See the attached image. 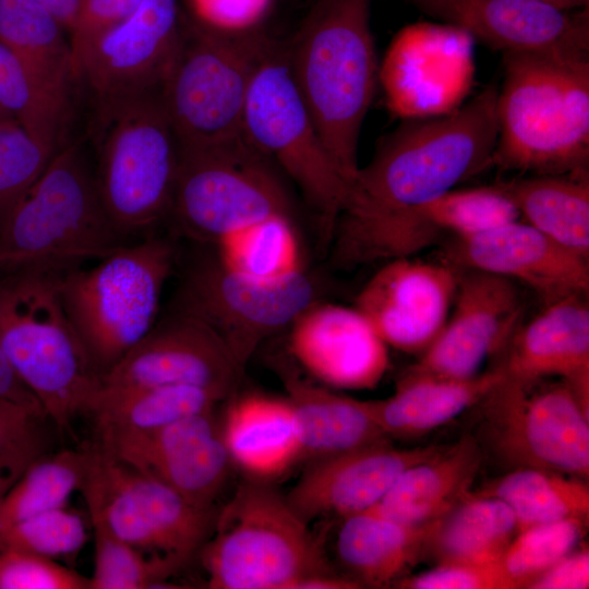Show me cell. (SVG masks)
Returning a JSON list of instances; mask_svg holds the SVG:
<instances>
[{
    "instance_id": "cell-6",
    "label": "cell",
    "mask_w": 589,
    "mask_h": 589,
    "mask_svg": "<svg viewBox=\"0 0 589 589\" xmlns=\"http://www.w3.org/2000/svg\"><path fill=\"white\" fill-rule=\"evenodd\" d=\"M179 259L170 238L124 244L88 269L61 273L67 315L99 378L154 326L164 286Z\"/></svg>"
},
{
    "instance_id": "cell-16",
    "label": "cell",
    "mask_w": 589,
    "mask_h": 589,
    "mask_svg": "<svg viewBox=\"0 0 589 589\" xmlns=\"http://www.w3.org/2000/svg\"><path fill=\"white\" fill-rule=\"evenodd\" d=\"M244 369L201 320L169 312L106 374L107 386L185 385L230 397Z\"/></svg>"
},
{
    "instance_id": "cell-12",
    "label": "cell",
    "mask_w": 589,
    "mask_h": 589,
    "mask_svg": "<svg viewBox=\"0 0 589 589\" xmlns=\"http://www.w3.org/2000/svg\"><path fill=\"white\" fill-rule=\"evenodd\" d=\"M320 294L321 286L305 269L264 280L228 268L215 253L203 254L183 269L170 312L207 324L244 369L265 340L288 329Z\"/></svg>"
},
{
    "instance_id": "cell-10",
    "label": "cell",
    "mask_w": 589,
    "mask_h": 589,
    "mask_svg": "<svg viewBox=\"0 0 589 589\" xmlns=\"http://www.w3.org/2000/svg\"><path fill=\"white\" fill-rule=\"evenodd\" d=\"M281 175L245 140L224 147H180L166 223L177 237L214 245L267 217L293 216Z\"/></svg>"
},
{
    "instance_id": "cell-30",
    "label": "cell",
    "mask_w": 589,
    "mask_h": 589,
    "mask_svg": "<svg viewBox=\"0 0 589 589\" xmlns=\"http://www.w3.org/2000/svg\"><path fill=\"white\" fill-rule=\"evenodd\" d=\"M519 218L555 243L589 260V175H529L497 183Z\"/></svg>"
},
{
    "instance_id": "cell-38",
    "label": "cell",
    "mask_w": 589,
    "mask_h": 589,
    "mask_svg": "<svg viewBox=\"0 0 589 589\" xmlns=\"http://www.w3.org/2000/svg\"><path fill=\"white\" fill-rule=\"evenodd\" d=\"M418 214L440 235L450 232L457 239L472 238L520 219L515 204L497 183L449 190L422 205Z\"/></svg>"
},
{
    "instance_id": "cell-40",
    "label": "cell",
    "mask_w": 589,
    "mask_h": 589,
    "mask_svg": "<svg viewBox=\"0 0 589 589\" xmlns=\"http://www.w3.org/2000/svg\"><path fill=\"white\" fill-rule=\"evenodd\" d=\"M588 520L567 518L517 531L501 557L514 588H526L534 578L579 546Z\"/></svg>"
},
{
    "instance_id": "cell-52",
    "label": "cell",
    "mask_w": 589,
    "mask_h": 589,
    "mask_svg": "<svg viewBox=\"0 0 589 589\" xmlns=\"http://www.w3.org/2000/svg\"><path fill=\"white\" fill-rule=\"evenodd\" d=\"M564 11H578L589 8V0H533Z\"/></svg>"
},
{
    "instance_id": "cell-8",
    "label": "cell",
    "mask_w": 589,
    "mask_h": 589,
    "mask_svg": "<svg viewBox=\"0 0 589 589\" xmlns=\"http://www.w3.org/2000/svg\"><path fill=\"white\" fill-rule=\"evenodd\" d=\"M98 118L94 176L110 220L125 239L166 223L180 147L161 93L98 109Z\"/></svg>"
},
{
    "instance_id": "cell-44",
    "label": "cell",
    "mask_w": 589,
    "mask_h": 589,
    "mask_svg": "<svg viewBox=\"0 0 589 589\" xmlns=\"http://www.w3.org/2000/svg\"><path fill=\"white\" fill-rule=\"evenodd\" d=\"M0 589H89V578L52 558L0 551Z\"/></svg>"
},
{
    "instance_id": "cell-24",
    "label": "cell",
    "mask_w": 589,
    "mask_h": 589,
    "mask_svg": "<svg viewBox=\"0 0 589 589\" xmlns=\"http://www.w3.org/2000/svg\"><path fill=\"white\" fill-rule=\"evenodd\" d=\"M227 400L220 426L233 467L269 482L301 462L300 424L286 397L248 393Z\"/></svg>"
},
{
    "instance_id": "cell-53",
    "label": "cell",
    "mask_w": 589,
    "mask_h": 589,
    "mask_svg": "<svg viewBox=\"0 0 589 589\" xmlns=\"http://www.w3.org/2000/svg\"><path fill=\"white\" fill-rule=\"evenodd\" d=\"M7 266L11 267V260L7 254L0 252V267Z\"/></svg>"
},
{
    "instance_id": "cell-15",
    "label": "cell",
    "mask_w": 589,
    "mask_h": 589,
    "mask_svg": "<svg viewBox=\"0 0 589 589\" xmlns=\"http://www.w3.org/2000/svg\"><path fill=\"white\" fill-rule=\"evenodd\" d=\"M216 409L149 431H97L98 447L193 505L216 508L233 468Z\"/></svg>"
},
{
    "instance_id": "cell-2",
    "label": "cell",
    "mask_w": 589,
    "mask_h": 589,
    "mask_svg": "<svg viewBox=\"0 0 589 589\" xmlns=\"http://www.w3.org/2000/svg\"><path fill=\"white\" fill-rule=\"evenodd\" d=\"M371 0H316L285 44L291 76L335 164L351 184L378 83Z\"/></svg>"
},
{
    "instance_id": "cell-26",
    "label": "cell",
    "mask_w": 589,
    "mask_h": 589,
    "mask_svg": "<svg viewBox=\"0 0 589 589\" xmlns=\"http://www.w3.org/2000/svg\"><path fill=\"white\" fill-rule=\"evenodd\" d=\"M506 376L504 365L467 378L406 371L394 394L385 399L368 400L369 408L389 438L420 436L482 401Z\"/></svg>"
},
{
    "instance_id": "cell-41",
    "label": "cell",
    "mask_w": 589,
    "mask_h": 589,
    "mask_svg": "<svg viewBox=\"0 0 589 589\" xmlns=\"http://www.w3.org/2000/svg\"><path fill=\"white\" fill-rule=\"evenodd\" d=\"M87 538L84 519L64 506L0 528V551H19L53 560L77 553Z\"/></svg>"
},
{
    "instance_id": "cell-21",
    "label": "cell",
    "mask_w": 589,
    "mask_h": 589,
    "mask_svg": "<svg viewBox=\"0 0 589 589\" xmlns=\"http://www.w3.org/2000/svg\"><path fill=\"white\" fill-rule=\"evenodd\" d=\"M288 329L293 359L327 387L371 389L388 369L387 345L356 306L317 300Z\"/></svg>"
},
{
    "instance_id": "cell-54",
    "label": "cell",
    "mask_w": 589,
    "mask_h": 589,
    "mask_svg": "<svg viewBox=\"0 0 589 589\" xmlns=\"http://www.w3.org/2000/svg\"><path fill=\"white\" fill-rule=\"evenodd\" d=\"M8 117H11V116L0 107V119L8 118Z\"/></svg>"
},
{
    "instance_id": "cell-7",
    "label": "cell",
    "mask_w": 589,
    "mask_h": 589,
    "mask_svg": "<svg viewBox=\"0 0 589 589\" xmlns=\"http://www.w3.org/2000/svg\"><path fill=\"white\" fill-rule=\"evenodd\" d=\"M99 197L95 176L76 144L65 143L15 204L0 230L11 267L62 269L103 259L125 243Z\"/></svg>"
},
{
    "instance_id": "cell-32",
    "label": "cell",
    "mask_w": 589,
    "mask_h": 589,
    "mask_svg": "<svg viewBox=\"0 0 589 589\" xmlns=\"http://www.w3.org/2000/svg\"><path fill=\"white\" fill-rule=\"evenodd\" d=\"M65 33L37 1L0 0V41L46 85L70 97L76 79Z\"/></svg>"
},
{
    "instance_id": "cell-48",
    "label": "cell",
    "mask_w": 589,
    "mask_h": 589,
    "mask_svg": "<svg viewBox=\"0 0 589 589\" xmlns=\"http://www.w3.org/2000/svg\"><path fill=\"white\" fill-rule=\"evenodd\" d=\"M589 587L588 548L575 549L562 557L526 588L529 589H587Z\"/></svg>"
},
{
    "instance_id": "cell-11",
    "label": "cell",
    "mask_w": 589,
    "mask_h": 589,
    "mask_svg": "<svg viewBox=\"0 0 589 589\" xmlns=\"http://www.w3.org/2000/svg\"><path fill=\"white\" fill-rule=\"evenodd\" d=\"M273 40L268 34L225 39L182 20L180 44L161 93L179 147L212 148L244 141L249 86Z\"/></svg>"
},
{
    "instance_id": "cell-45",
    "label": "cell",
    "mask_w": 589,
    "mask_h": 589,
    "mask_svg": "<svg viewBox=\"0 0 589 589\" xmlns=\"http://www.w3.org/2000/svg\"><path fill=\"white\" fill-rule=\"evenodd\" d=\"M402 589H515L501 563L438 562L432 569L398 580Z\"/></svg>"
},
{
    "instance_id": "cell-47",
    "label": "cell",
    "mask_w": 589,
    "mask_h": 589,
    "mask_svg": "<svg viewBox=\"0 0 589 589\" xmlns=\"http://www.w3.org/2000/svg\"><path fill=\"white\" fill-rule=\"evenodd\" d=\"M46 420L23 406L0 399V456L24 450L45 452L41 424Z\"/></svg>"
},
{
    "instance_id": "cell-43",
    "label": "cell",
    "mask_w": 589,
    "mask_h": 589,
    "mask_svg": "<svg viewBox=\"0 0 589 589\" xmlns=\"http://www.w3.org/2000/svg\"><path fill=\"white\" fill-rule=\"evenodd\" d=\"M278 0H185L189 22L214 36L247 40L267 35Z\"/></svg>"
},
{
    "instance_id": "cell-31",
    "label": "cell",
    "mask_w": 589,
    "mask_h": 589,
    "mask_svg": "<svg viewBox=\"0 0 589 589\" xmlns=\"http://www.w3.org/2000/svg\"><path fill=\"white\" fill-rule=\"evenodd\" d=\"M226 399L195 386L115 387L100 383L86 414L93 418L97 431H149L214 410Z\"/></svg>"
},
{
    "instance_id": "cell-20",
    "label": "cell",
    "mask_w": 589,
    "mask_h": 589,
    "mask_svg": "<svg viewBox=\"0 0 589 589\" xmlns=\"http://www.w3.org/2000/svg\"><path fill=\"white\" fill-rule=\"evenodd\" d=\"M442 448H397L386 441L318 459L308 464L285 497L306 524L341 520L372 508L406 469Z\"/></svg>"
},
{
    "instance_id": "cell-46",
    "label": "cell",
    "mask_w": 589,
    "mask_h": 589,
    "mask_svg": "<svg viewBox=\"0 0 589 589\" xmlns=\"http://www.w3.org/2000/svg\"><path fill=\"white\" fill-rule=\"evenodd\" d=\"M143 0H79L69 32L74 74L87 49L105 32L132 14Z\"/></svg>"
},
{
    "instance_id": "cell-9",
    "label": "cell",
    "mask_w": 589,
    "mask_h": 589,
    "mask_svg": "<svg viewBox=\"0 0 589 589\" xmlns=\"http://www.w3.org/2000/svg\"><path fill=\"white\" fill-rule=\"evenodd\" d=\"M244 140L298 189L328 244L350 184L328 153L291 76L285 44L259 60L243 113Z\"/></svg>"
},
{
    "instance_id": "cell-17",
    "label": "cell",
    "mask_w": 589,
    "mask_h": 589,
    "mask_svg": "<svg viewBox=\"0 0 589 589\" xmlns=\"http://www.w3.org/2000/svg\"><path fill=\"white\" fill-rule=\"evenodd\" d=\"M459 278L453 264L392 260L363 286L354 306L387 347L421 354L443 329Z\"/></svg>"
},
{
    "instance_id": "cell-27",
    "label": "cell",
    "mask_w": 589,
    "mask_h": 589,
    "mask_svg": "<svg viewBox=\"0 0 589 589\" xmlns=\"http://www.w3.org/2000/svg\"><path fill=\"white\" fill-rule=\"evenodd\" d=\"M441 519L407 525L372 510L341 519L335 552L345 576L361 588L395 585L430 549Z\"/></svg>"
},
{
    "instance_id": "cell-36",
    "label": "cell",
    "mask_w": 589,
    "mask_h": 589,
    "mask_svg": "<svg viewBox=\"0 0 589 589\" xmlns=\"http://www.w3.org/2000/svg\"><path fill=\"white\" fill-rule=\"evenodd\" d=\"M293 216L275 215L244 227L216 244V256L243 275L275 280L304 269Z\"/></svg>"
},
{
    "instance_id": "cell-22",
    "label": "cell",
    "mask_w": 589,
    "mask_h": 589,
    "mask_svg": "<svg viewBox=\"0 0 589 589\" xmlns=\"http://www.w3.org/2000/svg\"><path fill=\"white\" fill-rule=\"evenodd\" d=\"M453 265L489 273L531 288L545 304L587 296L586 260L518 219L482 235L457 239Z\"/></svg>"
},
{
    "instance_id": "cell-49",
    "label": "cell",
    "mask_w": 589,
    "mask_h": 589,
    "mask_svg": "<svg viewBox=\"0 0 589 589\" xmlns=\"http://www.w3.org/2000/svg\"><path fill=\"white\" fill-rule=\"evenodd\" d=\"M0 399L27 408L36 414L48 419L41 404L32 390L22 382L0 344ZM49 420V419H48Z\"/></svg>"
},
{
    "instance_id": "cell-50",
    "label": "cell",
    "mask_w": 589,
    "mask_h": 589,
    "mask_svg": "<svg viewBox=\"0 0 589 589\" xmlns=\"http://www.w3.org/2000/svg\"><path fill=\"white\" fill-rule=\"evenodd\" d=\"M45 452L24 450L0 456V500L24 470Z\"/></svg>"
},
{
    "instance_id": "cell-33",
    "label": "cell",
    "mask_w": 589,
    "mask_h": 589,
    "mask_svg": "<svg viewBox=\"0 0 589 589\" xmlns=\"http://www.w3.org/2000/svg\"><path fill=\"white\" fill-rule=\"evenodd\" d=\"M517 530L506 503L469 493L441 519L429 550L438 562L496 563Z\"/></svg>"
},
{
    "instance_id": "cell-18",
    "label": "cell",
    "mask_w": 589,
    "mask_h": 589,
    "mask_svg": "<svg viewBox=\"0 0 589 589\" xmlns=\"http://www.w3.org/2000/svg\"><path fill=\"white\" fill-rule=\"evenodd\" d=\"M520 311L514 281L472 269L460 274L443 329L407 371L449 378L479 374L513 336Z\"/></svg>"
},
{
    "instance_id": "cell-37",
    "label": "cell",
    "mask_w": 589,
    "mask_h": 589,
    "mask_svg": "<svg viewBox=\"0 0 589 589\" xmlns=\"http://www.w3.org/2000/svg\"><path fill=\"white\" fill-rule=\"evenodd\" d=\"M89 449L43 454L0 500V528L34 515L64 507L86 473Z\"/></svg>"
},
{
    "instance_id": "cell-29",
    "label": "cell",
    "mask_w": 589,
    "mask_h": 589,
    "mask_svg": "<svg viewBox=\"0 0 589 589\" xmlns=\"http://www.w3.org/2000/svg\"><path fill=\"white\" fill-rule=\"evenodd\" d=\"M480 447L464 436L449 447L406 469L372 508L378 515L407 525L443 518L470 492L480 467Z\"/></svg>"
},
{
    "instance_id": "cell-23",
    "label": "cell",
    "mask_w": 589,
    "mask_h": 589,
    "mask_svg": "<svg viewBox=\"0 0 589 589\" xmlns=\"http://www.w3.org/2000/svg\"><path fill=\"white\" fill-rule=\"evenodd\" d=\"M585 297L545 304L514 336L504 368L508 377L529 384L562 377L589 411V306Z\"/></svg>"
},
{
    "instance_id": "cell-28",
    "label": "cell",
    "mask_w": 589,
    "mask_h": 589,
    "mask_svg": "<svg viewBox=\"0 0 589 589\" xmlns=\"http://www.w3.org/2000/svg\"><path fill=\"white\" fill-rule=\"evenodd\" d=\"M93 457L105 478L135 505L154 532L159 552L187 565L211 538L219 507L202 508L98 446Z\"/></svg>"
},
{
    "instance_id": "cell-5",
    "label": "cell",
    "mask_w": 589,
    "mask_h": 589,
    "mask_svg": "<svg viewBox=\"0 0 589 589\" xmlns=\"http://www.w3.org/2000/svg\"><path fill=\"white\" fill-rule=\"evenodd\" d=\"M199 556L212 589H296L335 573L306 524L268 482L247 478L219 507Z\"/></svg>"
},
{
    "instance_id": "cell-1",
    "label": "cell",
    "mask_w": 589,
    "mask_h": 589,
    "mask_svg": "<svg viewBox=\"0 0 589 589\" xmlns=\"http://www.w3.org/2000/svg\"><path fill=\"white\" fill-rule=\"evenodd\" d=\"M497 91L490 85L454 110L407 119L381 139L335 221V267L409 257L436 242L441 235L418 209L493 165Z\"/></svg>"
},
{
    "instance_id": "cell-34",
    "label": "cell",
    "mask_w": 589,
    "mask_h": 589,
    "mask_svg": "<svg viewBox=\"0 0 589 589\" xmlns=\"http://www.w3.org/2000/svg\"><path fill=\"white\" fill-rule=\"evenodd\" d=\"M474 494L506 503L516 517L517 531L567 518L588 520L589 516L587 481L545 469L517 467Z\"/></svg>"
},
{
    "instance_id": "cell-39",
    "label": "cell",
    "mask_w": 589,
    "mask_h": 589,
    "mask_svg": "<svg viewBox=\"0 0 589 589\" xmlns=\"http://www.w3.org/2000/svg\"><path fill=\"white\" fill-rule=\"evenodd\" d=\"M95 540V566L89 589L164 588L184 564L158 553L145 556L113 536L101 521L91 518Z\"/></svg>"
},
{
    "instance_id": "cell-35",
    "label": "cell",
    "mask_w": 589,
    "mask_h": 589,
    "mask_svg": "<svg viewBox=\"0 0 589 589\" xmlns=\"http://www.w3.org/2000/svg\"><path fill=\"white\" fill-rule=\"evenodd\" d=\"M0 107L49 148L67 143L70 97L46 85L1 41Z\"/></svg>"
},
{
    "instance_id": "cell-4",
    "label": "cell",
    "mask_w": 589,
    "mask_h": 589,
    "mask_svg": "<svg viewBox=\"0 0 589 589\" xmlns=\"http://www.w3.org/2000/svg\"><path fill=\"white\" fill-rule=\"evenodd\" d=\"M64 271L26 264L0 280V344L60 433L86 414L100 386L61 301Z\"/></svg>"
},
{
    "instance_id": "cell-19",
    "label": "cell",
    "mask_w": 589,
    "mask_h": 589,
    "mask_svg": "<svg viewBox=\"0 0 589 589\" xmlns=\"http://www.w3.org/2000/svg\"><path fill=\"white\" fill-rule=\"evenodd\" d=\"M505 52L589 55V10L533 0H402Z\"/></svg>"
},
{
    "instance_id": "cell-14",
    "label": "cell",
    "mask_w": 589,
    "mask_h": 589,
    "mask_svg": "<svg viewBox=\"0 0 589 589\" xmlns=\"http://www.w3.org/2000/svg\"><path fill=\"white\" fill-rule=\"evenodd\" d=\"M178 0H143L87 49L77 70L98 109L163 93L181 39Z\"/></svg>"
},
{
    "instance_id": "cell-25",
    "label": "cell",
    "mask_w": 589,
    "mask_h": 589,
    "mask_svg": "<svg viewBox=\"0 0 589 589\" xmlns=\"http://www.w3.org/2000/svg\"><path fill=\"white\" fill-rule=\"evenodd\" d=\"M275 365L300 424L301 461L309 464L389 441L373 419L368 400L303 378L284 361Z\"/></svg>"
},
{
    "instance_id": "cell-3",
    "label": "cell",
    "mask_w": 589,
    "mask_h": 589,
    "mask_svg": "<svg viewBox=\"0 0 589 589\" xmlns=\"http://www.w3.org/2000/svg\"><path fill=\"white\" fill-rule=\"evenodd\" d=\"M493 165L529 175L588 172L589 55L505 52Z\"/></svg>"
},
{
    "instance_id": "cell-51",
    "label": "cell",
    "mask_w": 589,
    "mask_h": 589,
    "mask_svg": "<svg viewBox=\"0 0 589 589\" xmlns=\"http://www.w3.org/2000/svg\"><path fill=\"white\" fill-rule=\"evenodd\" d=\"M49 10L62 24L65 31L70 32L77 11L79 0H35Z\"/></svg>"
},
{
    "instance_id": "cell-13",
    "label": "cell",
    "mask_w": 589,
    "mask_h": 589,
    "mask_svg": "<svg viewBox=\"0 0 589 589\" xmlns=\"http://www.w3.org/2000/svg\"><path fill=\"white\" fill-rule=\"evenodd\" d=\"M531 384L506 376L484 398L494 449L516 468L587 480L589 411L565 382L533 392Z\"/></svg>"
},
{
    "instance_id": "cell-42",
    "label": "cell",
    "mask_w": 589,
    "mask_h": 589,
    "mask_svg": "<svg viewBox=\"0 0 589 589\" xmlns=\"http://www.w3.org/2000/svg\"><path fill=\"white\" fill-rule=\"evenodd\" d=\"M57 152L29 135L15 119H0V230Z\"/></svg>"
}]
</instances>
